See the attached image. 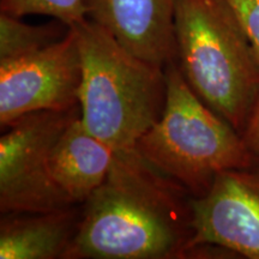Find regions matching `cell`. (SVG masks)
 <instances>
[{
	"label": "cell",
	"instance_id": "cell-13",
	"mask_svg": "<svg viewBox=\"0 0 259 259\" xmlns=\"http://www.w3.org/2000/svg\"><path fill=\"white\" fill-rule=\"evenodd\" d=\"M250 38L259 59V0H225Z\"/></svg>",
	"mask_w": 259,
	"mask_h": 259
},
{
	"label": "cell",
	"instance_id": "cell-9",
	"mask_svg": "<svg viewBox=\"0 0 259 259\" xmlns=\"http://www.w3.org/2000/svg\"><path fill=\"white\" fill-rule=\"evenodd\" d=\"M80 220L82 204L47 211L2 213L0 258L65 259Z\"/></svg>",
	"mask_w": 259,
	"mask_h": 259
},
{
	"label": "cell",
	"instance_id": "cell-14",
	"mask_svg": "<svg viewBox=\"0 0 259 259\" xmlns=\"http://www.w3.org/2000/svg\"><path fill=\"white\" fill-rule=\"evenodd\" d=\"M241 136L251 153L259 157V96Z\"/></svg>",
	"mask_w": 259,
	"mask_h": 259
},
{
	"label": "cell",
	"instance_id": "cell-4",
	"mask_svg": "<svg viewBox=\"0 0 259 259\" xmlns=\"http://www.w3.org/2000/svg\"><path fill=\"white\" fill-rule=\"evenodd\" d=\"M166 105L136 149L151 166L200 198L222 171L246 167L254 155L242 136L204 103L184 78L176 58L164 66Z\"/></svg>",
	"mask_w": 259,
	"mask_h": 259
},
{
	"label": "cell",
	"instance_id": "cell-6",
	"mask_svg": "<svg viewBox=\"0 0 259 259\" xmlns=\"http://www.w3.org/2000/svg\"><path fill=\"white\" fill-rule=\"evenodd\" d=\"M82 59L73 27L61 40L27 57L0 63V127L40 111L79 105Z\"/></svg>",
	"mask_w": 259,
	"mask_h": 259
},
{
	"label": "cell",
	"instance_id": "cell-5",
	"mask_svg": "<svg viewBox=\"0 0 259 259\" xmlns=\"http://www.w3.org/2000/svg\"><path fill=\"white\" fill-rule=\"evenodd\" d=\"M80 115L79 105L63 111L27 114L0 138V212L47 211L74 205L51 174L52 149Z\"/></svg>",
	"mask_w": 259,
	"mask_h": 259
},
{
	"label": "cell",
	"instance_id": "cell-8",
	"mask_svg": "<svg viewBox=\"0 0 259 259\" xmlns=\"http://www.w3.org/2000/svg\"><path fill=\"white\" fill-rule=\"evenodd\" d=\"M177 0H85L87 16L132 54L164 67L176 58Z\"/></svg>",
	"mask_w": 259,
	"mask_h": 259
},
{
	"label": "cell",
	"instance_id": "cell-11",
	"mask_svg": "<svg viewBox=\"0 0 259 259\" xmlns=\"http://www.w3.org/2000/svg\"><path fill=\"white\" fill-rule=\"evenodd\" d=\"M60 21L32 25L0 12V63L27 57L59 41L70 30Z\"/></svg>",
	"mask_w": 259,
	"mask_h": 259
},
{
	"label": "cell",
	"instance_id": "cell-12",
	"mask_svg": "<svg viewBox=\"0 0 259 259\" xmlns=\"http://www.w3.org/2000/svg\"><path fill=\"white\" fill-rule=\"evenodd\" d=\"M0 12L19 18L29 15L48 16L69 27L88 18L85 0H0Z\"/></svg>",
	"mask_w": 259,
	"mask_h": 259
},
{
	"label": "cell",
	"instance_id": "cell-1",
	"mask_svg": "<svg viewBox=\"0 0 259 259\" xmlns=\"http://www.w3.org/2000/svg\"><path fill=\"white\" fill-rule=\"evenodd\" d=\"M193 197L137 149L116 150L106 180L82 204L65 259H180L192 242Z\"/></svg>",
	"mask_w": 259,
	"mask_h": 259
},
{
	"label": "cell",
	"instance_id": "cell-10",
	"mask_svg": "<svg viewBox=\"0 0 259 259\" xmlns=\"http://www.w3.org/2000/svg\"><path fill=\"white\" fill-rule=\"evenodd\" d=\"M114 155V149L90 134L79 115L52 149V178L71 203L83 204L106 180Z\"/></svg>",
	"mask_w": 259,
	"mask_h": 259
},
{
	"label": "cell",
	"instance_id": "cell-2",
	"mask_svg": "<svg viewBox=\"0 0 259 259\" xmlns=\"http://www.w3.org/2000/svg\"><path fill=\"white\" fill-rule=\"evenodd\" d=\"M176 60L209 108L242 135L259 96V59L225 0H177Z\"/></svg>",
	"mask_w": 259,
	"mask_h": 259
},
{
	"label": "cell",
	"instance_id": "cell-3",
	"mask_svg": "<svg viewBox=\"0 0 259 259\" xmlns=\"http://www.w3.org/2000/svg\"><path fill=\"white\" fill-rule=\"evenodd\" d=\"M82 59L80 119L114 150L135 149L166 105L164 67L121 46L92 19L74 25Z\"/></svg>",
	"mask_w": 259,
	"mask_h": 259
},
{
	"label": "cell",
	"instance_id": "cell-7",
	"mask_svg": "<svg viewBox=\"0 0 259 259\" xmlns=\"http://www.w3.org/2000/svg\"><path fill=\"white\" fill-rule=\"evenodd\" d=\"M192 205L191 246L219 245L239 258L259 259V157L248 166L219 174Z\"/></svg>",
	"mask_w": 259,
	"mask_h": 259
}]
</instances>
